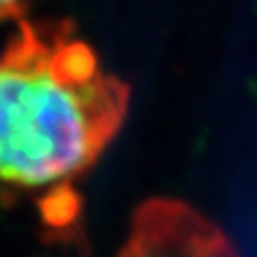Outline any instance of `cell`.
<instances>
[{
	"label": "cell",
	"instance_id": "6da1fadb",
	"mask_svg": "<svg viewBox=\"0 0 257 257\" xmlns=\"http://www.w3.org/2000/svg\"><path fill=\"white\" fill-rule=\"evenodd\" d=\"M126 109L128 86L69 24L22 18L0 52V187L64 189L96 163Z\"/></svg>",
	"mask_w": 257,
	"mask_h": 257
},
{
	"label": "cell",
	"instance_id": "7a4b0ae2",
	"mask_svg": "<svg viewBox=\"0 0 257 257\" xmlns=\"http://www.w3.org/2000/svg\"><path fill=\"white\" fill-rule=\"evenodd\" d=\"M118 257H238L223 231L176 199L142 204Z\"/></svg>",
	"mask_w": 257,
	"mask_h": 257
},
{
	"label": "cell",
	"instance_id": "3957f363",
	"mask_svg": "<svg viewBox=\"0 0 257 257\" xmlns=\"http://www.w3.org/2000/svg\"><path fill=\"white\" fill-rule=\"evenodd\" d=\"M24 3H26V0H0V24L22 20L24 18Z\"/></svg>",
	"mask_w": 257,
	"mask_h": 257
}]
</instances>
